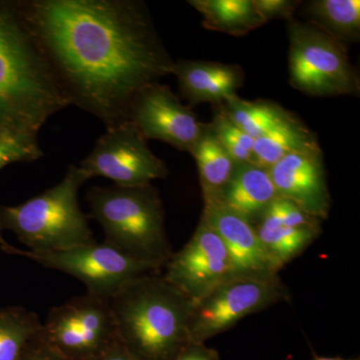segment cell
Instances as JSON below:
<instances>
[{
	"label": "cell",
	"mask_w": 360,
	"mask_h": 360,
	"mask_svg": "<svg viewBox=\"0 0 360 360\" xmlns=\"http://www.w3.org/2000/svg\"><path fill=\"white\" fill-rule=\"evenodd\" d=\"M68 104L105 129L127 122L146 85L174 61L141 0H16Z\"/></svg>",
	"instance_id": "6da1fadb"
},
{
	"label": "cell",
	"mask_w": 360,
	"mask_h": 360,
	"mask_svg": "<svg viewBox=\"0 0 360 360\" xmlns=\"http://www.w3.org/2000/svg\"><path fill=\"white\" fill-rule=\"evenodd\" d=\"M68 106L16 0H0V139L39 146L40 129Z\"/></svg>",
	"instance_id": "7a4b0ae2"
},
{
	"label": "cell",
	"mask_w": 360,
	"mask_h": 360,
	"mask_svg": "<svg viewBox=\"0 0 360 360\" xmlns=\"http://www.w3.org/2000/svg\"><path fill=\"white\" fill-rule=\"evenodd\" d=\"M120 340L141 360H174L191 341L193 300L162 270L139 277L110 300Z\"/></svg>",
	"instance_id": "3957f363"
},
{
	"label": "cell",
	"mask_w": 360,
	"mask_h": 360,
	"mask_svg": "<svg viewBox=\"0 0 360 360\" xmlns=\"http://www.w3.org/2000/svg\"><path fill=\"white\" fill-rule=\"evenodd\" d=\"M90 217L101 225L103 243L124 255L162 269L172 257L165 212L155 186H92L87 191Z\"/></svg>",
	"instance_id": "277c9868"
},
{
	"label": "cell",
	"mask_w": 360,
	"mask_h": 360,
	"mask_svg": "<svg viewBox=\"0 0 360 360\" xmlns=\"http://www.w3.org/2000/svg\"><path fill=\"white\" fill-rule=\"evenodd\" d=\"M87 175L71 165L59 184L18 205H0V232L8 231L26 250L42 252L96 243L78 191Z\"/></svg>",
	"instance_id": "5b68a950"
},
{
	"label": "cell",
	"mask_w": 360,
	"mask_h": 360,
	"mask_svg": "<svg viewBox=\"0 0 360 360\" xmlns=\"http://www.w3.org/2000/svg\"><path fill=\"white\" fill-rule=\"evenodd\" d=\"M286 27L293 89L310 96H359V75L350 63L347 45L295 18L286 21Z\"/></svg>",
	"instance_id": "8992f818"
},
{
	"label": "cell",
	"mask_w": 360,
	"mask_h": 360,
	"mask_svg": "<svg viewBox=\"0 0 360 360\" xmlns=\"http://www.w3.org/2000/svg\"><path fill=\"white\" fill-rule=\"evenodd\" d=\"M0 250L75 277L84 284L86 292L106 300L135 279L162 270L134 259L105 243L35 252L9 245L0 232Z\"/></svg>",
	"instance_id": "52a82bcc"
},
{
	"label": "cell",
	"mask_w": 360,
	"mask_h": 360,
	"mask_svg": "<svg viewBox=\"0 0 360 360\" xmlns=\"http://www.w3.org/2000/svg\"><path fill=\"white\" fill-rule=\"evenodd\" d=\"M290 300V291L278 274L231 277L194 302L191 340L205 343L248 315Z\"/></svg>",
	"instance_id": "ba28073f"
},
{
	"label": "cell",
	"mask_w": 360,
	"mask_h": 360,
	"mask_svg": "<svg viewBox=\"0 0 360 360\" xmlns=\"http://www.w3.org/2000/svg\"><path fill=\"white\" fill-rule=\"evenodd\" d=\"M39 335L70 360L89 359L118 340L110 300L89 292L52 307Z\"/></svg>",
	"instance_id": "9c48e42d"
},
{
	"label": "cell",
	"mask_w": 360,
	"mask_h": 360,
	"mask_svg": "<svg viewBox=\"0 0 360 360\" xmlns=\"http://www.w3.org/2000/svg\"><path fill=\"white\" fill-rule=\"evenodd\" d=\"M105 129L91 153L77 165L89 179L105 177L115 186L134 187L169 175L165 161L150 150L134 123L127 120Z\"/></svg>",
	"instance_id": "30bf717a"
},
{
	"label": "cell",
	"mask_w": 360,
	"mask_h": 360,
	"mask_svg": "<svg viewBox=\"0 0 360 360\" xmlns=\"http://www.w3.org/2000/svg\"><path fill=\"white\" fill-rule=\"evenodd\" d=\"M162 276L193 302L234 276L224 241L202 219L186 245L172 253Z\"/></svg>",
	"instance_id": "8fae6325"
},
{
	"label": "cell",
	"mask_w": 360,
	"mask_h": 360,
	"mask_svg": "<svg viewBox=\"0 0 360 360\" xmlns=\"http://www.w3.org/2000/svg\"><path fill=\"white\" fill-rule=\"evenodd\" d=\"M127 120L134 123L146 141L165 142L188 153L205 127L193 108L184 105L167 85L160 82L146 85L135 94Z\"/></svg>",
	"instance_id": "7c38bea8"
},
{
	"label": "cell",
	"mask_w": 360,
	"mask_h": 360,
	"mask_svg": "<svg viewBox=\"0 0 360 360\" xmlns=\"http://www.w3.org/2000/svg\"><path fill=\"white\" fill-rule=\"evenodd\" d=\"M277 195L290 200L321 221L330 212V193L323 153H292L269 168Z\"/></svg>",
	"instance_id": "4fadbf2b"
},
{
	"label": "cell",
	"mask_w": 360,
	"mask_h": 360,
	"mask_svg": "<svg viewBox=\"0 0 360 360\" xmlns=\"http://www.w3.org/2000/svg\"><path fill=\"white\" fill-rule=\"evenodd\" d=\"M201 219L224 241L231 257L234 276L279 274L260 243L255 225L250 220L220 202L203 205Z\"/></svg>",
	"instance_id": "5bb4252c"
},
{
	"label": "cell",
	"mask_w": 360,
	"mask_h": 360,
	"mask_svg": "<svg viewBox=\"0 0 360 360\" xmlns=\"http://www.w3.org/2000/svg\"><path fill=\"white\" fill-rule=\"evenodd\" d=\"M172 75L177 78L180 92L191 108L200 103H224L238 96L245 75L238 65L181 59L174 61Z\"/></svg>",
	"instance_id": "9a60e30c"
},
{
	"label": "cell",
	"mask_w": 360,
	"mask_h": 360,
	"mask_svg": "<svg viewBox=\"0 0 360 360\" xmlns=\"http://www.w3.org/2000/svg\"><path fill=\"white\" fill-rule=\"evenodd\" d=\"M277 196L267 168L241 163L236 165L219 202L255 224Z\"/></svg>",
	"instance_id": "2e32d148"
},
{
	"label": "cell",
	"mask_w": 360,
	"mask_h": 360,
	"mask_svg": "<svg viewBox=\"0 0 360 360\" xmlns=\"http://www.w3.org/2000/svg\"><path fill=\"white\" fill-rule=\"evenodd\" d=\"M253 225L260 243L279 271L300 257L322 232L321 224L293 226L264 214L260 215Z\"/></svg>",
	"instance_id": "e0dca14e"
},
{
	"label": "cell",
	"mask_w": 360,
	"mask_h": 360,
	"mask_svg": "<svg viewBox=\"0 0 360 360\" xmlns=\"http://www.w3.org/2000/svg\"><path fill=\"white\" fill-rule=\"evenodd\" d=\"M191 155L198 167L203 203L219 202L236 163L213 134L210 123H205L202 134Z\"/></svg>",
	"instance_id": "ac0fdd59"
},
{
	"label": "cell",
	"mask_w": 360,
	"mask_h": 360,
	"mask_svg": "<svg viewBox=\"0 0 360 360\" xmlns=\"http://www.w3.org/2000/svg\"><path fill=\"white\" fill-rule=\"evenodd\" d=\"M321 151L316 135L295 116L255 139L252 162L269 169L292 153Z\"/></svg>",
	"instance_id": "d6986e66"
},
{
	"label": "cell",
	"mask_w": 360,
	"mask_h": 360,
	"mask_svg": "<svg viewBox=\"0 0 360 360\" xmlns=\"http://www.w3.org/2000/svg\"><path fill=\"white\" fill-rule=\"evenodd\" d=\"M300 7L305 22L341 44L359 42V0H311Z\"/></svg>",
	"instance_id": "ffe728a7"
},
{
	"label": "cell",
	"mask_w": 360,
	"mask_h": 360,
	"mask_svg": "<svg viewBox=\"0 0 360 360\" xmlns=\"http://www.w3.org/2000/svg\"><path fill=\"white\" fill-rule=\"evenodd\" d=\"M200 13L203 27L232 37H245L264 25L253 0H189Z\"/></svg>",
	"instance_id": "44dd1931"
},
{
	"label": "cell",
	"mask_w": 360,
	"mask_h": 360,
	"mask_svg": "<svg viewBox=\"0 0 360 360\" xmlns=\"http://www.w3.org/2000/svg\"><path fill=\"white\" fill-rule=\"evenodd\" d=\"M221 104L232 122L253 139L295 117L278 103L264 99L245 101L236 96Z\"/></svg>",
	"instance_id": "7402d4cb"
},
{
	"label": "cell",
	"mask_w": 360,
	"mask_h": 360,
	"mask_svg": "<svg viewBox=\"0 0 360 360\" xmlns=\"http://www.w3.org/2000/svg\"><path fill=\"white\" fill-rule=\"evenodd\" d=\"M41 323L37 314L25 307L0 309V360H20Z\"/></svg>",
	"instance_id": "603a6c76"
},
{
	"label": "cell",
	"mask_w": 360,
	"mask_h": 360,
	"mask_svg": "<svg viewBox=\"0 0 360 360\" xmlns=\"http://www.w3.org/2000/svg\"><path fill=\"white\" fill-rule=\"evenodd\" d=\"M210 127L236 165L252 162L255 139L232 122L221 103L213 105Z\"/></svg>",
	"instance_id": "cb8c5ba5"
},
{
	"label": "cell",
	"mask_w": 360,
	"mask_h": 360,
	"mask_svg": "<svg viewBox=\"0 0 360 360\" xmlns=\"http://www.w3.org/2000/svg\"><path fill=\"white\" fill-rule=\"evenodd\" d=\"M44 156L40 146L0 139V169L15 162H32Z\"/></svg>",
	"instance_id": "d4e9b609"
},
{
	"label": "cell",
	"mask_w": 360,
	"mask_h": 360,
	"mask_svg": "<svg viewBox=\"0 0 360 360\" xmlns=\"http://www.w3.org/2000/svg\"><path fill=\"white\" fill-rule=\"evenodd\" d=\"M300 0H253L255 8L265 23L271 20H290L300 9Z\"/></svg>",
	"instance_id": "484cf974"
},
{
	"label": "cell",
	"mask_w": 360,
	"mask_h": 360,
	"mask_svg": "<svg viewBox=\"0 0 360 360\" xmlns=\"http://www.w3.org/2000/svg\"><path fill=\"white\" fill-rule=\"evenodd\" d=\"M40 333V331H39ZM20 360H70L42 340L39 333L26 347Z\"/></svg>",
	"instance_id": "4316f807"
},
{
	"label": "cell",
	"mask_w": 360,
	"mask_h": 360,
	"mask_svg": "<svg viewBox=\"0 0 360 360\" xmlns=\"http://www.w3.org/2000/svg\"><path fill=\"white\" fill-rule=\"evenodd\" d=\"M174 360H221V357L214 348L191 340Z\"/></svg>",
	"instance_id": "83f0119b"
},
{
	"label": "cell",
	"mask_w": 360,
	"mask_h": 360,
	"mask_svg": "<svg viewBox=\"0 0 360 360\" xmlns=\"http://www.w3.org/2000/svg\"><path fill=\"white\" fill-rule=\"evenodd\" d=\"M84 360H141L124 347V345L118 338L110 347L104 348L98 354L92 355Z\"/></svg>",
	"instance_id": "f1b7e54d"
},
{
	"label": "cell",
	"mask_w": 360,
	"mask_h": 360,
	"mask_svg": "<svg viewBox=\"0 0 360 360\" xmlns=\"http://www.w3.org/2000/svg\"><path fill=\"white\" fill-rule=\"evenodd\" d=\"M314 360H360L359 357H354V359H343V357L335 356H319V355L314 354Z\"/></svg>",
	"instance_id": "f546056e"
}]
</instances>
